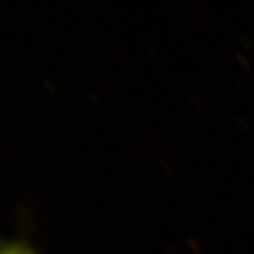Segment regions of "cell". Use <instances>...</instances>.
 Returning <instances> with one entry per match:
<instances>
[{
  "label": "cell",
  "mask_w": 254,
  "mask_h": 254,
  "mask_svg": "<svg viewBox=\"0 0 254 254\" xmlns=\"http://www.w3.org/2000/svg\"><path fill=\"white\" fill-rule=\"evenodd\" d=\"M0 254H39V253L27 240L11 238V240H2L0 242Z\"/></svg>",
  "instance_id": "cell-1"
}]
</instances>
